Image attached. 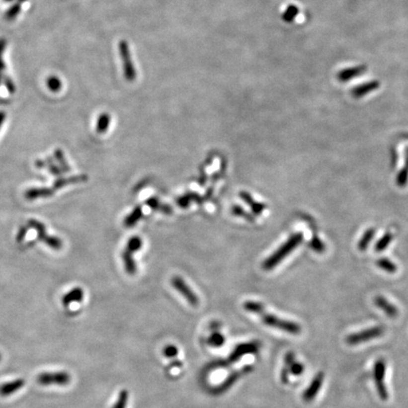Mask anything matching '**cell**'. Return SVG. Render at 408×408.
Returning <instances> with one entry per match:
<instances>
[{"mask_svg":"<svg viewBox=\"0 0 408 408\" xmlns=\"http://www.w3.org/2000/svg\"><path fill=\"white\" fill-rule=\"evenodd\" d=\"M385 332H386V329L384 326H381V325L374 326L371 328L365 329L360 332H353V333L349 334L346 337V343L351 346L359 345L362 343L370 341L371 339L383 336L385 334Z\"/></svg>","mask_w":408,"mask_h":408,"instance_id":"cell-3","label":"cell"},{"mask_svg":"<svg viewBox=\"0 0 408 408\" xmlns=\"http://www.w3.org/2000/svg\"><path fill=\"white\" fill-rule=\"evenodd\" d=\"M194 201L201 203L203 201V198L200 197L199 194H197L195 192H189V193H186V194L180 196L178 199H176L177 205L180 208H187L190 204Z\"/></svg>","mask_w":408,"mask_h":408,"instance_id":"cell-21","label":"cell"},{"mask_svg":"<svg viewBox=\"0 0 408 408\" xmlns=\"http://www.w3.org/2000/svg\"><path fill=\"white\" fill-rule=\"evenodd\" d=\"M88 180V176L85 174H82V175H78V176H71L69 178H59L57 180L54 181L53 184V189L59 190L67 185L70 184H76V183H82V182H85Z\"/></svg>","mask_w":408,"mask_h":408,"instance_id":"cell-18","label":"cell"},{"mask_svg":"<svg viewBox=\"0 0 408 408\" xmlns=\"http://www.w3.org/2000/svg\"><path fill=\"white\" fill-rule=\"evenodd\" d=\"M146 204L153 211L160 212L162 214H164V215H167V216H170L173 213V210L171 208V206H169L168 204H165V203L162 202L161 200L158 198H156V197L149 198L146 200Z\"/></svg>","mask_w":408,"mask_h":408,"instance_id":"cell-19","label":"cell"},{"mask_svg":"<svg viewBox=\"0 0 408 408\" xmlns=\"http://www.w3.org/2000/svg\"><path fill=\"white\" fill-rule=\"evenodd\" d=\"M118 50H119V54H120V57L122 59V63H123L125 79L129 82H133L136 79L137 73L133 66V60L131 56V50H130L128 43L124 40L120 41L118 44Z\"/></svg>","mask_w":408,"mask_h":408,"instance_id":"cell-7","label":"cell"},{"mask_svg":"<svg viewBox=\"0 0 408 408\" xmlns=\"http://www.w3.org/2000/svg\"><path fill=\"white\" fill-rule=\"evenodd\" d=\"M83 297H84L83 290L81 287H75L63 297L62 302L65 306H68L72 303L82 302L83 300Z\"/></svg>","mask_w":408,"mask_h":408,"instance_id":"cell-20","label":"cell"},{"mask_svg":"<svg viewBox=\"0 0 408 408\" xmlns=\"http://www.w3.org/2000/svg\"><path fill=\"white\" fill-rule=\"evenodd\" d=\"M408 151L407 152V158H406V163L405 165L403 167V169L399 172L397 179H396V183L400 187H404L408 184Z\"/></svg>","mask_w":408,"mask_h":408,"instance_id":"cell-26","label":"cell"},{"mask_svg":"<svg viewBox=\"0 0 408 408\" xmlns=\"http://www.w3.org/2000/svg\"><path fill=\"white\" fill-rule=\"evenodd\" d=\"M47 85L51 92L57 93L62 89V81L56 76H50L47 80Z\"/></svg>","mask_w":408,"mask_h":408,"instance_id":"cell-36","label":"cell"},{"mask_svg":"<svg viewBox=\"0 0 408 408\" xmlns=\"http://www.w3.org/2000/svg\"><path fill=\"white\" fill-rule=\"evenodd\" d=\"M309 246L311 247L314 251H316L318 253H323V251L325 250V245L323 244V241L321 239L316 238V237H314L312 241L309 244Z\"/></svg>","mask_w":408,"mask_h":408,"instance_id":"cell-40","label":"cell"},{"mask_svg":"<svg viewBox=\"0 0 408 408\" xmlns=\"http://www.w3.org/2000/svg\"><path fill=\"white\" fill-rule=\"evenodd\" d=\"M28 0H17V2L20 3V4H22V3H25V2H27Z\"/></svg>","mask_w":408,"mask_h":408,"instance_id":"cell-49","label":"cell"},{"mask_svg":"<svg viewBox=\"0 0 408 408\" xmlns=\"http://www.w3.org/2000/svg\"><path fill=\"white\" fill-rule=\"evenodd\" d=\"M5 119H6V114H5V112H4V111H0V129H1L2 125L4 123Z\"/></svg>","mask_w":408,"mask_h":408,"instance_id":"cell-48","label":"cell"},{"mask_svg":"<svg viewBox=\"0 0 408 408\" xmlns=\"http://www.w3.org/2000/svg\"><path fill=\"white\" fill-rule=\"evenodd\" d=\"M380 87V82L377 81H371L369 82H366L364 84L356 86L351 89V94L354 98H360L362 96H365L371 92L375 91Z\"/></svg>","mask_w":408,"mask_h":408,"instance_id":"cell-15","label":"cell"},{"mask_svg":"<svg viewBox=\"0 0 408 408\" xmlns=\"http://www.w3.org/2000/svg\"><path fill=\"white\" fill-rule=\"evenodd\" d=\"M171 285L180 293L190 305L196 307L199 304V299L198 295L196 294L187 285L184 280L180 276H174L171 278Z\"/></svg>","mask_w":408,"mask_h":408,"instance_id":"cell-8","label":"cell"},{"mask_svg":"<svg viewBox=\"0 0 408 408\" xmlns=\"http://www.w3.org/2000/svg\"><path fill=\"white\" fill-rule=\"evenodd\" d=\"M28 231H29V226H21L19 230H18L17 236H16V241L19 242V243L22 242L26 238V236L28 234Z\"/></svg>","mask_w":408,"mask_h":408,"instance_id":"cell-45","label":"cell"},{"mask_svg":"<svg viewBox=\"0 0 408 408\" xmlns=\"http://www.w3.org/2000/svg\"><path fill=\"white\" fill-rule=\"evenodd\" d=\"M2 80H3L4 85L7 88V90L9 91V93H10V94H13V93L15 92V90H16V87H15V84L13 83V82L11 81V79L8 76H4L2 77Z\"/></svg>","mask_w":408,"mask_h":408,"instance_id":"cell-42","label":"cell"},{"mask_svg":"<svg viewBox=\"0 0 408 408\" xmlns=\"http://www.w3.org/2000/svg\"><path fill=\"white\" fill-rule=\"evenodd\" d=\"M367 70V67L365 66H358V67H351V68H346L343 69L340 72L337 73V80L340 82H349L354 78L360 76L364 74Z\"/></svg>","mask_w":408,"mask_h":408,"instance_id":"cell-14","label":"cell"},{"mask_svg":"<svg viewBox=\"0 0 408 408\" xmlns=\"http://www.w3.org/2000/svg\"><path fill=\"white\" fill-rule=\"evenodd\" d=\"M304 240V235L302 233L292 234L290 238H288L285 243L279 247L273 254L263 262L262 267L265 270H271L278 266L285 257L288 256L295 248L300 246L302 241Z\"/></svg>","mask_w":408,"mask_h":408,"instance_id":"cell-1","label":"cell"},{"mask_svg":"<svg viewBox=\"0 0 408 408\" xmlns=\"http://www.w3.org/2000/svg\"><path fill=\"white\" fill-rule=\"evenodd\" d=\"M208 344L212 347H221L225 343V337L220 332H213L208 338Z\"/></svg>","mask_w":408,"mask_h":408,"instance_id":"cell-35","label":"cell"},{"mask_svg":"<svg viewBox=\"0 0 408 408\" xmlns=\"http://www.w3.org/2000/svg\"><path fill=\"white\" fill-rule=\"evenodd\" d=\"M143 217V210L141 206H136L124 219V225L126 228H133V226L141 219Z\"/></svg>","mask_w":408,"mask_h":408,"instance_id":"cell-23","label":"cell"},{"mask_svg":"<svg viewBox=\"0 0 408 408\" xmlns=\"http://www.w3.org/2000/svg\"><path fill=\"white\" fill-rule=\"evenodd\" d=\"M290 374L294 375V376H300L301 374H303L304 371V365L301 362L295 361L294 363L288 368Z\"/></svg>","mask_w":408,"mask_h":408,"instance_id":"cell-39","label":"cell"},{"mask_svg":"<svg viewBox=\"0 0 408 408\" xmlns=\"http://www.w3.org/2000/svg\"><path fill=\"white\" fill-rule=\"evenodd\" d=\"M111 123V116L107 113L100 114L96 121V133H104L108 131V128Z\"/></svg>","mask_w":408,"mask_h":408,"instance_id":"cell-24","label":"cell"},{"mask_svg":"<svg viewBox=\"0 0 408 408\" xmlns=\"http://www.w3.org/2000/svg\"><path fill=\"white\" fill-rule=\"evenodd\" d=\"M55 194V190L49 187H32L25 192V198L28 200L50 198Z\"/></svg>","mask_w":408,"mask_h":408,"instance_id":"cell-13","label":"cell"},{"mask_svg":"<svg viewBox=\"0 0 408 408\" xmlns=\"http://www.w3.org/2000/svg\"><path fill=\"white\" fill-rule=\"evenodd\" d=\"M260 342L251 341L242 343L238 345L233 352L231 353L228 360L222 361L220 363H218L216 367H228L230 365L236 363L239 360L241 357H243L245 354H253L259 351L260 349Z\"/></svg>","mask_w":408,"mask_h":408,"instance_id":"cell-5","label":"cell"},{"mask_svg":"<svg viewBox=\"0 0 408 408\" xmlns=\"http://www.w3.org/2000/svg\"><path fill=\"white\" fill-rule=\"evenodd\" d=\"M299 14V8L296 5H289L283 13V20L286 23H291Z\"/></svg>","mask_w":408,"mask_h":408,"instance_id":"cell-33","label":"cell"},{"mask_svg":"<svg viewBox=\"0 0 408 408\" xmlns=\"http://www.w3.org/2000/svg\"><path fill=\"white\" fill-rule=\"evenodd\" d=\"M243 307L247 312L256 314V315H260L264 310H266L263 304L259 303V302H254V301L245 302L243 304Z\"/></svg>","mask_w":408,"mask_h":408,"instance_id":"cell-27","label":"cell"},{"mask_svg":"<svg viewBox=\"0 0 408 408\" xmlns=\"http://www.w3.org/2000/svg\"><path fill=\"white\" fill-rule=\"evenodd\" d=\"M1 359H2V357H1V353H0V361H1Z\"/></svg>","mask_w":408,"mask_h":408,"instance_id":"cell-52","label":"cell"},{"mask_svg":"<svg viewBox=\"0 0 408 408\" xmlns=\"http://www.w3.org/2000/svg\"><path fill=\"white\" fill-rule=\"evenodd\" d=\"M6 48V40L4 38H0V72H2L5 69V64L3 62V53Z\"/></svg>","mask_w":408,"mask_h":408,"instance_id":"cell-43","label":"cell"},{"mask_svg":"<svg viewBox=\"0 0 408 408\" xmlns=\"http://www.w3.org/2000/svg\"><path fill=\"white\" fill-rule=\"evenodd\" d=\"M239 196L241 199H243L247 205L250 207V209L252 211L253 214H255L257 216L262 215V213L266 209V205L265 203L262 202H258L255 199L252 198V196L247 193L246 191H242L239 193Z\"/></svg>","mask_w":408,"mask_h":408,"instance_id":"cell-16","label":"cell"},{"mask_svg":"<svg viewBox=\"0 0 408 408\" xmlns=\"http://www.w3.org/2000/svg\"><path fill=\"white\" fill-rule=\"evenodd\" d=\"M323 381H324V373L323 371H320L315 375L309 387L304 390L303 400L305 403H311L314 399L316 398V396L319 394L320 390L323 387Z\"/></svg>","mask_w":408,"mask_h":408,"instance_id":"cell-11","label":"cell"},{"mask_svg":"<svg viewBox=\"0 0 408 408\" xmlns=\"http://www.w3.org/2000/svg\"><path fill=\"white\" fill-rule=\"evenodd\" d=\"M375 235V230L374 229H369L361 238L360 241L358 243V248L361 251L366 250V248L369 246L370 241L374 238Z\"/></svg>","mask_w":408,"mask_h":408,"instance_id":"cell-29","label":"cell"},{"mask_svg":"<svg viewBox=\"0 0 408 408\" xmlns=\"http://www.w3.org/2000/svg\"><path fill=\"white\" fill-rule=\"evenodd\" d=\"M20 11H21V4L18 2H16L13 5H11L10 9L5 12L4 17H5V19L7 20L15 19L17 17V15L19 14Z\"/></svg>","mask_w":408,"mask_h":408,"instance_id":"cell-37","label":"cell"},{"mask_svg":"<svg viewBox=\"0 0 408 408\" xmlns=\"http://www.w3.org/2000/svg\"><path fill=\"white\" fill-rule=\"evenodd\" d=\"M122 260L124 262L125 270L129 275L133 276L137 272V265L133 257V252L128 249H124L122 252Z\"/></svg>","mask_w":408,"mask_h":408,"instance_id":"cell-22","label":"cell"},{"mask_svg":"<svg viewBox=\"0 0 408 408\" xmlns=\"http://www.w3.org/2000/svg\"><path fill=\"white\" fill-rule=\"evenodd\" d=\"M253 370V366H245L239 370H236L234 372H232L226 379L224 380L219 386L217 388L213 389L214 394H223L224 392H226L227 390L231 389L241 376L247 375L248 373H250Z\"/></svg>","mask_w":408,"mask_h":408,"instance_id":"cell-10","label":"cell"},{"mask_svg":"<svg viewBox=\"0 0 408 408\" xmlns=\"http://www.w3.org/2000/svg\"><path fill=\"white\" fill-rule=\"evenodd\" d=\"M37 381L42 386H51V385L66 386L71 382V376L66 371L43 372L39 374Z\"/></svg>","mask_w":408,"mask_h":408,"instance_id":"cell-9","label":"cell"},{"mask_svg":"<svg viewBox=\"0 0 408 408\" xmlns=\"http://www.w3.org/2000/svg\"><path fill=\"white\" fill-rule=\"evenodd\" d=\"M376 264L381 269L387 271L388 273H390V274H393L397 271V266L387 258H381L376 262Z\"/></svg>","mask_w":408,"mask_h":408,"instance_id":"cell-30","label":"cell"},{"mask_svg":"<svg viewBox=\"0 0 408 408\" xmlns=\"http://www.w3.org/2000/svg\"><path fill=\"white\" fill-rule=\"evenodd\" d=\"M45 161H46L47 167L48 168V171L50 172V174L55 177H61L63 171L61 170L60 166H58L57 164L54 163L52 157H48L47 159H45Z\"/></svg>","mask_w":408,"mask_h":408,"instance_id":"cell-38","label":"cell"},{"mask_svg":"<svg viewBox=\"0 0 408 408\" xmlns=\"http://www.w3.org/2000/svg\"><path fill=\"white\" fill-rule=\"evenodd\" d=\"M54 158H55V160L58 162L61 170L63 171V172H65V173L70 172V170H71L70 165H69V163H67V159H66V157H65V154H64V152H63L62 150H60V149L55 150V152H54Z\"/></svg>","mask_w":408,"mask_h":408,"instance_id":"cell-25","label":"cell"},{"mask_svg":"<svg viewBox=\"0 0 408 408\" xmlns=\"http://www.w3.org/2000/svg\"><path fill=\"white\" fill-rule=\"evenodd\" d=\"M259 316L261 317L262 322L269 327L279 329L291 334H300L302 332V327L299 323L280 319L276 317L275 315L266 313V310H264Z\"/></svg>","mask_w":408,"mask_h":408,"instance_id":"cell-2","label":"cell"},{"mask_svg":"<svg viewBox=\"0 0 408 408\" xmlns=\"http://www.w3.org/2000/svg\"><path fill=\"white\" fill-rule=\"evenodd\" d=\"M231 212L234 216L238 217V218H242V219L247 220L248 222H254V218L251 214L247 213L246 210L242 208L239 205H233L231 208Z\"/></svg>","mask_w":408,"mask_h":408,"instance_id":"cell-28","label":"cell"},{"mask_svg":"<svg viewBox=\"0 0 408 408\" xmlns=\"http://www.w3.org/2000/svg\"><path fill=\"white\" fill-rule=\"evenodd\" d=\"M373 303L375 304V306L380 308L390 319H395L398 317V308L394 304H391L385 297L383 296L375 297L373 300Z\"/></svg>","mask_w":408,"mask_h":408,"instance_id":"cell-12","label":"cell"},{"mask_svg":"<svg viewBox=\"0 0 408 408\" xmlns=\"http://www.w3.org/2000/svg\"><path fill=\"white\" fill-rule=\"evenodd\" d=\"M1 81H2V75H1V72H0V84H1Z\"/></svg>","mask_w":408,"mask_h":408,"instance_id":"cell-51","label":"cell"},{"mask_svg":"<svg viewBox=\"0 0 408 408\" xmlns=\"http://www.w3.org/2000/svg\"><path fill=\"white\" fill-rule=\"evenodd\" d=\"M393 239V235L391 233H387L384 235V237L380 239L379 241L375 245V251L376 252H382L384 251L387 247H389V244L391 243Z\"/></svg>","mask_w":408,"mask_h":408,"instance_id":"cell-31","label":"cell"},{"mask_svg":"<svg viewBox=\"0 0 408 408\" xmlns=\"http://www.w3.org/2000/svg\"><path fill=\"white\" fill-rule=\"evenodd\" d=\"M35 167L38 169H43L45 167H47V163L45 160H37L35 161Z\"/></svg>","mask_w":408,"mask_h":408,"instance_id":"cell-47","label":"cell"},{"mask_svg":"<svg viewBox=\"0 0 408 408\" xmlns=\"http://www.w3.org/2000/svg\"><path fill=\"white\" fill-rule=\"evenodd\" d=\"M143 241L140 237H133L128 240L127 246H126V249L130 250L131 252L135 253L137 252L141 247H142Z\"/></svg>","mask_w":408,"mask_h":408,"instance_id":"cell-32","label":"cell"},{"mask_svg":"<svg viewBox=\"0 0 408 408\" xmlns=\"http://www.w3.org/2000/svg\"><path fill=\"white\" fill-rule=\"evenodd\" d=\"M129 397H130V395H129L128 390H126V389H122V390L119 392L118 397H117V400H116L115 404H114V406H113V408H127L128 401H129Z\"/></svg>","mask_w":408,"mask_h":408,"instance_id":"cell-34","label":"cell"},{"mask_svg":"<svg viewBox=\"0 0 408 408\" xmlns=\"http://www.w3.org/2000/svg\"><path fill=\"white\" fill-rule=\"evenodd\" d=\"M296 361V355L293 351H287L285 355V366L289 368Z\"/></svg>","mask_w":408,"mask_h":408,"instance_id":"cell-44","label":"cell"},{"mask_svg":"<svg viewBox=\"0 0 408 408\" xmlns=\"http://www.w3.org/2000/svg\"><path fill=\"white\" fill-rule=\"evenodd\" d=\"M163 355L165 356V357H167V358H174V357H176L177 355H178V349H177V347L175 346V345H172V344H169V345H167V346H165L164 347V349H163Z\"/></svg>","mask_w":408,"mask_h":408,"instance_id":"cell-41","label":"cell"},{"mask_svg":"<svg viewBox=\"0 0 408 408\" xmlns=\"http://www.w3.org/2000/svg\"><path fill=\"white\" fill-rule=\"evenodd\" d=\"M4 2H11V1H13V0H3Z\"/></svg>","mask_w":408,"mask_h":408,"instance_id":"cell-50","label":"cell"},{"mask_svg":"<svg viewBox=\"0 0 408 408\" xmlns=\"http://www.w3.org/2000/svg\"><path fill=\"white\" fill-rule=\"evenodd\" d=\"M24 386H25V380L21 379V378L4 383L0 386V395L3 397L10 396L14 392L20 390Z\"/></svg>","mask_w":408,"mask_h":408,"instance_id":"cell-17","label":"cell"},{"mask_svg":"<svg viewBox=\"0 0 408 408\" xmlns=\"http://www.w3.org/2000/svg\"><path fill=\"white\" fill-rule=\"evenodd\" d=\"M289 375H290L289 369L285 366V367L283 368L282 371H281V374H280L281 382H282L284 385H286V384L289 383Z\"/></svg>","mask_w":408,"mask_h":408,"instance_id":"cell-46","label":"cell"},{"mask_svg":"<svg viewBox=\"0 0 408 408\" xmlns=\"http://www.w3.org/2000/svg\"><path fill=\"white\" fill-rule=\"evenodd\" d=\"M28 226L29 228L34 229L37 232V239L39 241L48 245V247L55 250H60L64 246L62 239H60L57 237L48 236L46 226L38 220L34 219H29L28 221Z\"/></svg>","mask_w":408,"mask_h":408,"instance_id":"cell-6","label":"cell"},{"mask_svg":"<svg viewBox=\"0 0 408 408\" xmlns=\"http://www.w3.org/2000/svg\"><path fill=\"white\" fill-rule=\"evenodd\" d=\"M387 371V363L384 358H378L373 366V378L380 399L384 402L389 400V390L384 382Z\"/></svg>","mask_w":408,"mask_h":408,"instance_id":"cell-4","label":"cell"}]
</instances>
